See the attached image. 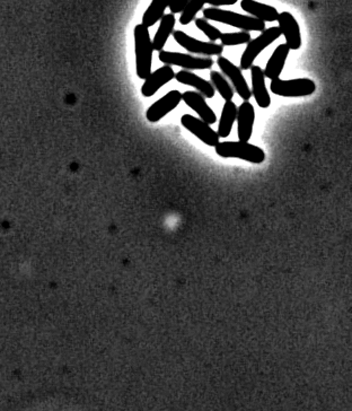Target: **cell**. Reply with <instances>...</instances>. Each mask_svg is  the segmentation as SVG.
Instances as JSON below:
<instances>
[{
  "label": "cell",
  "instance_id": "cell-1",
  "mask_svg": "<svg viewBox=\"0 0 352 411\" xmlns=\"http://www.w3.org/2000/svg\"><path fill=\"white\" fill-rule=\"evenodd\" d=\"M204 18L209 21L220 22L222 24L231 25L245 32H251V31L263 32L266 30V23L258 18L252 17L250 15H242L238 13L217 8V7L204 8Z\"/></svg>",
  "mask_w": 352,
  "mask_h": 411
},
{
  "label": "cell",
  "instance_id": "cell-2",
  "mask_svg": "<svg viewBox=\"0 0 352 411\" xmlns=\"http://www.w3.org/2000/svg\"><path fill=\"white\" fill-rule=\"evenodd\" d=\"M135 52H136V72L140 79H146L151 74L153 63V41L149 36L148 27L138 24L133 30Z\"/></svg>",
  "mask_w": 352,
  "mask_h": 411
},
{
  "label": "cell",
  "instance_id": "cell-3",
  "mask_svg": "<svg viewBox=\"0 0 352 411\" xmlns=\"http://www.w3.org/2000/svg\"><path fill=\"white\" fill-rule=\"evenodd\" d=\"M220 157L240 158L252 164H261L266 160V153L260 147L252 145L249 141H224L215 147Z\"/></svg>",
  "mask_w": 352,
  "mask_h": 411
},
{
  "label": "cell",
  "instance_id": "cell-4",
  "mask_svg": "<svg viewBox=\"0 0 352 411\" xmlns=\"http://www.w3.org/2000/svg\"><path fill=\"white\" fill-rule=\"evenodd\" d=\"M282 36V31L279 26L269 27L258 36L254 40L251 41L246 45V49L244 50V54L240 58V69L242 70H249L253 66L255 59L259 54L268 48L270 45H273L275 40H278Z\"/></svg>",
  "mask_w": 352,
  "mask_h": 411
},
{
  "label": "cell",
  "instance_id": "cell-5",
  "mask_svg": "<svg viewBox=\"0 0 352 411\" xmlns=\"http://www.w3.org/2000/svg\"><path fill=\"white\" fill-rule=\"evenodd\" d=\"M270 90L273 94L282 98H305L316 91V84L309 78H296L284 81L280 78L271 81Z\"/></svg>",
  "mask_w": 352,
  "mask_h": 411
},
{
  "label": "cell",
  "instance_id": "cell-6",
  "mask_svg": "<svg viewBox=\"0 0 352 411\" xmlns=\"http://www.w3.org/2000/svg\"><path fill=\"white\" fill-rule=\"evenodd\" d=\"M158 58L167 66H178L185 70H204V69H211L213 65V60L211 58L197 57V56L172 52V51H160Z\"/></svg>",
  "mask_w": 352,
  "mask_h": 411
},
{
  "label": "cell",
  "instance_id": "cell-7",
  "mask_svg": "<svg viewBox=\"0 0 352 411\" xmlns=\"http://www.w3.org/2000/svg\"><path fill=\"white\" fill-rule=\"evenodd\" d=\"M173 38L182 48L189 51L190 54H200L204 57H211V56L220 57L224 52V47L222 45H216L215 42L200 41L184 33L183 31H174Z\"/></svg>",
  "mask_w": 352,
  "mask_h": 411
},
{
  "label": "cell",
  "instance_id": "cell-8",
  "mask_svg": "<svg viewBox=\"0 0 352 411\" xmlns=\"http://www.w3.org/2000/svg\"><path fill=\"white\" fill-rule=\"evenodd\" d=\"M217 65L222 69V74L228 81H231L233 88L240 98H242L244 101H249L251 99L252 92L249 88V84L245 81V77L243 76L242 69L222 56H220L217 59Z\"/></svg>",
  "mask_w": 352,
  "mask_h": 411
},
{
  "label": "cell",
  "instance_id": "cell-9",
  "mask_svg": "<svg viewBox=\"0 0 352 411\" xmlns=\"http://www.w3.org/2000/svg\"><path fill=\"white\" fill-rule=\"evenodd\" d=\"M181 123L184 128L189 130L191 134H194L197 138L201 140L202 143L208 146L216 147L220 144V136L218 132L211 128V125L204 123V120L199 119L191 114H184L181 118Z\"/></svg>",
  "mask_w": 352,
  "mask_h": 411
},
{
  "label": "cell",
  "instance_id": "cell-10",
  "mask_svg": "<svg viewBox=\"0 0 352 411\" xmlns=\"http://www.w3.org/2000/svg\"><path fill=\"white\" fill-rule=\"evenodd\" d=\"M181 101H182V94L176 90L171 91L162 99L149 107L146 112V118L151 123H158L160 120L163 119L164 116L172 112L175 107L180 104Z\"/></svg>",
  "mask_w": 352,
  "mask_h": 411
},
{
  "label": "cell",
  "instance_id": "cell-11",
  "mask_svg": "<svg viewBox=\"0 0 352 411\" xmlns=\"http://www.w3.org/2000/svg\"><path fill=\"white\" fill-rule=\"evenodd\" d=\"M279 29L282 31V36H284L286 45L290 50H298L302 47V33L300 27L296 18L289 12H282L279 14Z\"/></svg>",
  "mask_w": 352,
  "mask_h": 411
},
{
  "label": "cell",
  "instance_id": "cell-12",
  "mask_svg": "<svg viewBox=\"0 0 352 411\" xmlns=\"http://www.w3.org/2000/svg\"><path fill=\"white\" fill-rule=\"evenodd\" d=\"M175 78V72L172 67H160L155 72H151L148 77L146 78L145 83L142 84L141 94L145 98H151L155 95L158 90H160L164 85L169 83Z\"/></svg>",
  "mask_w": 352,
  "mask_h": 411
},
{
  "label": "cell",
  "instance_id": "cell-13",
  "mask_svg": "<svg viewBox=\"0 0 352 411\" xmlns=\"http://www.w3.org/2000/svg\"><path fill=\"white\" fill-rule=\"evenodd\" d=\"M182 101L185 102L188 107H191L194 112H197L200 116V119L204 120V123L211 125L216 123V114L213 112V109L208 105L206 98L200 93L188 91L182 94Z\"/></svg>",
  "mask_w": 352,
  "mask_h": 411
},
{
  "label": "cell",
  "instance_id": "cell-14",
  "mask_svg": "<svg viewBox=\"0 0 352 411\" xmlns=\"http://www.w3.org/2000/svg\"><path fill=\"white\" fill-rule=\"evenodd\" d=\"M255 123V110L249 101L243 102L237 114V136L240 141H250Z\"/></svg>",
  "mask_w": 352,
  "mask_h": 411
},
{
  "label": "cell",
  "instance_id": "cell-15",
  "mask_svg": "<svg viewBox=\"0 0 352 411\" xmlns=\"http://www.w3.org/2000/svg\"><path fill=\"white\" fill-rule=\"evenodd\" d=\"M252 95L261 109H268L271 104V98L266 86V75L259 66H252Z\"/></svg>",
  "mask_w": 352,
  "mask_h": 411
},
{
  "label": "cell",
  "instance_id": "cell-16",
  "mask_svg": "<svg viewBox=\"0 0 352 411\" xmlns=\"http://www.w3.org/2000/svg\"><path fill=\"white\" fill-rule=\"evenodd\" d=\"M175 78H176V81L178 83L185 84V85H189V86L197 88L198 92L201 95H204L206 99H213L215 94H216V90L213 86V84L211 82L206 81V79L200 77V76L194 74V72L182 69L181 72L175 74Z\"/></svg>",
  "mask_w": 352,
  "mask_h": 411
},
{
  "label": "cell",
  "instance_id": "cell-17",
  "mask_svg": "<svg viewBox=\"0 0 352 411\" xmlns=\"http://www.w3.org/2000/svg\"><path fill=\"white\" fill-rule=\"evenodd\" d=\"M240 7L250 16L258 18L264 23L278 21V10L275 7L266 5V3H259L257 0H242Z\"/></svg>",
  "mask_w": 352,
  "mask_h": 411
},
{
  "label": "cell",
  "instance_id": "cell-18",
  "mask_svg": "<svg viewBox=\"0 0 352 411\" xmlns=\"http://www.w3.org/2000/svg\"><path fill=\"white\" fill-rule=\"evenodd\" d=\"M289 47L286 43L279 45L275 48L273 56L270 57L269 61L266 63V69L263 70L266 78H269V79L273 81V79L280 77L284 65H286V61H287L288 56H289Z\"/></svg>",
  "mask_w": 352,
  "mask_h": 411
},
{
  "label": "cell",
  "instance_id": "cell-19",
  "mask_svg": "<svg viewBox=\"0 0 352 411\" xmlns=\"http://www.w3.org/2000/svg\"><path fill=\"white\" fill-rule=\"evenodd\" d=\"M175 22H176V20H175L174 14H172V13L166 14L160 20V27H158L154 40H153V47H154L155 51H158V52L163 51L166 42L174 32Z\"/></svg>",
  "mask_w": 352,
  "mask_h": 411
},
{
  "label": "cell",
  "instance_id": "cell-20",
  "mask_svg": "<svg viewBox=\"0 0 352 411\" xmlns=\"http://www.w3.org/2000/svg\"><path fill=\"white\" fill-rule=\"evenodd\" d=\"M237 114H238V107H236L234 102H225V104L222 107L218 132H217L220 137L226 138L231 134L233 125L237 119Z\"/></svg>",
  "mask_w": 352,
  "mask_h": 411
},
{
  "label": "cell",
  "instance_id": "cell-21",
  "mask_svg": "<svg viewBox=\"0 0 352 411\" xmlns=\"http://www.w3.org/2000/svg\"><path fill=\"white\" fill-rule=\"evenodd\" d=\"M172 0H151L148 8L142 15V25L146 27L154 26L157 22L160 21L165 15V10L169 7Z\"/></svg>",
  "mask_w": 352,
  "mask_h": 411
},
{
  "label": "cell",
  "instance_id": "cell-22",
  "mask_svg": "<svg viewBox=\"0 0 352 411\" xmlns=\"http://www.w3.org/2000/svg\"><path fill=\"white\" fill-rule=\"evenodd\" d=\"M211 83L226 102L231 101V99L234 98V88L222 72L213 70L211 72Z\"/></svg>",
  "mask_w": 352,
  "mask_h": 411
},
{
  "label": "cell",
  "instance_id": "cell-23",
  "mask_svg": "<svg viewBox=\"0 0 352 411\" xmlns=\"http://www.w3.org/2000/svg\"><path fill=\"white\" fill-rule=\"evenodd\" d=\"M222 47H234V45H247L251 41V34L245 31L234 32V33H224L220 36Z\"/></svg>",
  "mask_w": 352,
  "mask_h": 411
},
{
  "label": "cell",
  "instance_id": "cell-24",
  "mask_svg": "<svg viewBox=\"0 0 352 411\" xmlns=\"http://www.w3.org/2000/svg\"><path fill=\"white\" fill-rule=\"evenodd\" d=\"M204 0H191L188 3L183 12L181 13L180 23L182 25H188L196 20L197 14H198L204 6Z\"/></svg>",
  "mask_w": 352,
  "mask_h": 411
},
{
  "label": "cell",
  "instance_id": "cell-25",
  "mask_svg": "<svg viewBox=\"0 0 352 411\" xmlns=\"http://www.w3.org/2000/svg\"><path fill=\"white\" fill-rule=\"evenodd\" d=\"M194 23H196V26L198 27L199 30L202 31L208 36V39L211 40V42H215L220 39L222 32L217 27L213 26L206 18H196Z\"/></svg>",
  "mask_w": 352,
  "mask_h": 411
},
{
  "label": "cell",
  "instance_id": "cell-26",
  "mask_svg": "<svg viewBox=\"0 0 352 411\" xmlns=\"http://www.w3.org/2000/svg\"><path fill=\"white\" fill-rule=\"evenodd\" d=\"M190 1L191 0H172L169 8L171 9L172 14H178V13L183 12V9L185 8Z\"/></svg>",
  "mask_w": 352,
  "mask_h": 411
},
{
  "label": "cell",
  "instance_id": "cell-27",
  "mask_svg": "<svg viewBox=\"0 0 352 411\" xmlns=\"http://www.w3.org/2000/svg\"><path fill=\"white\" fill-rule=\"evenodd\" d=\"M238 0H204V3H209L213 7L231 6L235 5Z\"/></svg>",
  "mask_w": 352,
  "mask_h": 411
}]
</instances>
